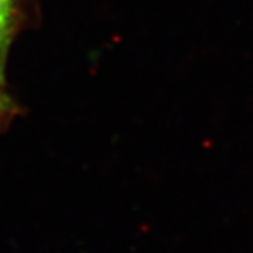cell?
I'll list each match as a JSON object with an SVG mask.
<instances>
[{"mask_svg":"<svg viewBox=\"0 0 253 253\" xmlns=\"http://www.w3.org/2000/svg\"><path fill=\"white\" fill-rule=\"evenodd\" d=\"M17 28L15 0H0V49L7 51Z\"/></svg>","mask_w":253,"mask_h":253,"instance_id":"cell-1","label":"cell"},{"mask_svg":"<svg viewBox=\"0 0 253 253\" xmlns=\"http://www.w3.org/2000/svg\"><path fill=\"white\" fill-rule=\"evenodd\" d=\"M5 54L7 51L0 49V128L8 125L17 114V104L10 95L7 81H5Z\"/></svg>","mask_w":253,"mask_h":253,"instance_id":"cell-2","label":"cell"}]
</instances>
